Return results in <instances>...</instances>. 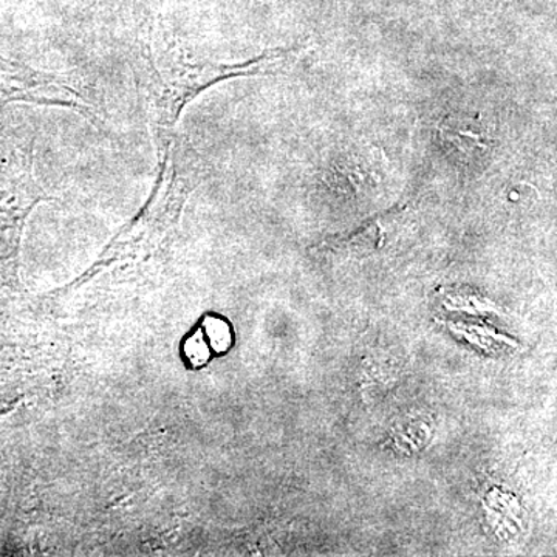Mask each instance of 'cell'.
Listing matches in <instances>:
<instances>
[{"instance_id":"3","label":"cell","mask_w":557,"mask_h":557,"mask_svg":"<svg viewBox=\"0 0 557 557\" xmlns=\"http://www.w3.org/2000/svg\"><path fill=\"white\" fill-rule=\"evenodd\" d=\"M186 354H188L190 361L196 366L203 364V362L207 361L209 357L208 346L205 344L203 338H201V333H197L194 338L188 341V344H186Z\"/></svg>"},{"instance_id":"2","label":"cell","mask_w":557,"mask_h":557,"mask_svg":"<svg viewBox=\"0 0 557 557\" xmlns=\"http://www.w3.org/2000/svg\"><path fill=\"white\" fill-rule=\"evenodd\" d=\"M205 327H207L208 338L211 341L215 351L228 350L231 346V330L226 322H223L222 319L208 318L205 321Z\"/></svg>"},{"instance_id":"1","label":"cell","mask_w":557,"mask_h":557,"mask_svg":"<svg viewBox=\"0 0 557 557\" xmlns=\"http://www.w3.org/2000/svg\"><path fill=\"white\" fill-rule=\"evenodd\" d=\"M300 50H274L239 64L194 60L185 50L150 44L138 50L139 83L152 116L156 139L174 134L180 113L197 95L220 81L269 75Z\"/></svg>"}]
</instances>
